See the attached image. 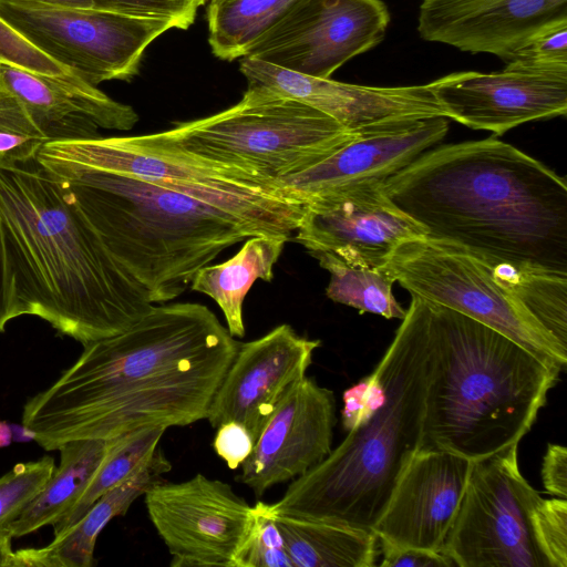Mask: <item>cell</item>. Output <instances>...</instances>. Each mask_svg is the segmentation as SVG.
Instances as JSON below:
<instances>
[{"label":"cell","mask_w":567,"mask_h":567,"mask_svg":"<svg viewBox=\"0 0 567 567\" xmlns=\"http://www.w3.org/2000/svg\"><path fill=\"white\" fill-rule=\"evenodd\" d=\"M239 347L204 305L153 306L123 332L84 344L70 368L28 400L22 424L45 451L145 426L189 425L207 419Z\"/></svg>","instance_id":"obj_1"},{"label":"cell","mask_w":567,"mask_h":567,"mask_svg":"<svg viewBox=\"0 0 567 567\" xmlns=\"http://www.w3.org/2000/svg\"><path fill=\"white\" fill-rule=\"evenodd\" d=\"M389 198L425 231L489 267L567 275V185L495 137L426 151L388 177Z\"/></svg>","instance_id":"obj_2"},{"label":"cell","mask_w":567,"mask_h":567,"mask_svg":"<svg viewBox=\"0 0 567 567\" xmlns=\"http://www.w3.org/2000/svg\"><path fill=\"white\" fill-rule=\"evenodd\" d=\"M0 234L25 315L83 346L154 306L35 157L0 163Z\"/></svg>","instance_id":"obj_3"},{"label":"cell","mask_w":567,"mask_h":567,"mask_svg":"<svg viewBox=\"0 0 567 567\" xmlns=\"http://www.w3.org/2000/svg\"><path fill=\"white\" fill-rule=\"evenodd\" d=\"M423 300L431 362L417 450L476 462L518 444L563 370L486 324Z\"/></svg>","instance_id":"obj_4"},{"label":"cell","mask_w":567,"mask_h":567,"mask_svg":"<svg viewBox=\"0 0 567 567\" xmlns=\"http://www.w3.org/2000/svg\"><path fill=\"white\" fill-rule=\"evenodd\" d=\"M431 362L424 300L411 303L375 367L384 399L316 466L291 481L272 514L372 532L395 482L419 447Z\"/></svg>","instance_id":"obj_5"},{"label":"cell","mask_w":567,"mask_h":567,"mask_svg":"<svg viewBox=\"0 0 567 567\" xmlns=\"http://www.w3.org/2000/svg\"><path fill=\"white\" fill-rule=\"evenodd\" d=\"M35 158L153 303L175 299L223 250L259 236L229 214L174 190L44 155Z\"/></svg>","instance_id":"obj_6"},{"label":"cell","mask_w":567,"mask_h":567,"mask_svg":"<svg viewBox=\"0 0 567 567\" xmlns=\"http://www.w3.org/2000/svg\"><path fill=\"white\" fill-rule=\"evenodd\" d=\"M44 155L127 175L220 209L259 236H290L305 206L285 197L276 179L186 150L168 130L136 136L48 141Z\"/></svg>","instance_id":"obj_7"},{"label":"cell","mask_w":567,"mask_h":567,"mask_svg":"<svg viewBox=\"0 0 567 567\" xmlns=\"http://www.w3.org/2000/svg\"><path fill=\"white\" fill-rule=\"evenodd\" d=\"M367 130H347L318 110L248 83L231 107L175 123L168 132L196 155L278 179L318 164Z\"/></svg>","instance_id":"obj_8"},{"label":"cell","mask_w":567,"mask_h":567,"mask_svg":"<svg viewBox=\"0 0 567 567\" xmlns=\"http://www.w3.org/2000/svg\"><path fill=\"white\" fill-rule=\"evenodd\" d=\"M411 296L461 312L514 340L545 363L567 367L561 348L495 278L462 248L430 238L401 243L382 267Z\"/></svg>","instance_id":"obj_9"},{"label":"cell","mask_w":567,"mask_h":567,"mask_svg":"<svg viewBox=\"0 0 567 567\" xmlns=\"http://www.w3.org/2000/svg\"><path fill=\"white\" fill-rule=\"evenodd\" d=\"M517 450L473 462L442 549L455 567H548L530 527L542 497L522 475Z\"/></svg>","instance_id":"obj_10"},{"label":"cell","mask_w":567,"mask_h":567,"mask_svg":"<svg viewBox=\"0 0 567 567\" xmlns=\"http://www.w3.org/2000/svg\"><path fill=\"white\" fill-rule=\"evenodd\" d=\"M0 17L84 81H130L148 45L175 29L164 19L97 8L0 1Z\"/></svg>","instance_id":"obj_11"},{"label":"cell","mask_w":567,"mask_h":567,"mask_svg":"<svg viewBox=\"0 0 567 567\" xmlns=\"http://www.w3.org/2000/svg\"><path fill=\"white\" fill-rule=\"evenodd\" d=\"M148 517L172 557V567H234L255 519V505L231 486L204 474L145 494Z\"/></svg>","instance_id":"obj_12"},{"label":"cell","mask_w":567,"mask_h":567,"mask_svg":"<svg viewBox=\"0 0 567 567\" xmlns=\"http://www.w3.org/2000/svg\"><path fill=\"white\" fill-rule=\"evenodd\" d=\"M389 22L381 0H300L245 56L328 79L380 43Z\"/></svg>","instance_id":"obj_13"},{"label":"cell","mask_w":567,"mask_h":567,"mask_svg":"<svg viewBox=\"0 0 567 567\" xmlns=\"http://www.w3.org/2000/svg\"><path fill=\"white\" fill-rule=\"evenodd\" d=\"M384 182H361L305 205L295 240L310 255L382 268L403 241L425 238L424 229L386 195Z\"/></svg>","instance_id":"obj_14"},{"label":"cell","mask_w":567,"mask_h":567,"mask_svg":"<svg viewBox=\"0 0 567 567\" xmlns=\"http://www.w3.org/2000/svg\"><path fill=\"white\" fill-rule=\"evenodd\" d=\"M499 72H455L429 83L445 116L496 135L567 113V72L507 61Z\"/></svg>","instance_id":"obj_15"},{"label":"cell","mask_w":567,"mask_h":567,"mask_svg":"<svg viewBox=\"0 0 567 567\" xmlns=\"http://www.w3.org/2000/svg\"><path fill=\"white\" fill-rule=\"evenodd\" d=\"M318 347L320 340L301 337L287 323L240 343L206 420L213 427L238 422L256 442L278 405L307 377Z\"/></svg>","instance_id":"obj_16"},{"label":"cell","mask_w":567,"mask_h":567,"mask_svg":"<svg viewBox=\"0 0 567 567\" xmlns=\"http://www.w3.org/2000/svg\"><path fill=\"white\" fill-rule=\"evenodd\" d=\"M473 462L443 450H416L372 528L378 540L442 553Z\"/></svg>","instance_id":"obj_17"},{"label":"cell","mask_w":567,"mask_h":567,"mask_svg":"<svg viewBox=\"0 0 567 567\" xmlns=\"http://www.w3.org/2000/svg\"><path fill=\"white\" fill-rule=\"evenodd\" d=\"M248 83L266 86L318 110L350 131L429 117H446L429 84L367 86L317 78L244 56Z\"/></svg>","instance_id":"obj_18"},{"label":"cell","mask_w":567,"mask_h":567,"mask_svg":"<svg viewBox=\"0 0 567 567\" xmlns=\"http://www.w3.org/2000/svg\"><path fill=\"white\" fill-rule=\"evenodd\" d=\"M334 423L333 392L305 377L269 417L236 480L260 497L303 475L332 450Z\"/></svg>","instance_id":"obj_19"},{"label":"cell","mask_w":567,"mask_h":567,"mask_svg":"<svg viewBox=\"0 0 567 567\" xmlns=\"http://www.w3.org/2000/svg\"><path fill=\"white\" fill-rule=\"evenodd\" d=\"M446 117L373 126L318 164L276 179L281 194L303 206L361 182H384L444 138Z\"/></svg>","instance_id":"obj_20"},{"label":"cell","mask_w":567,"mask_h":567,"mask_svg":"<svg viewBox=\"0 0 567 567\" xmlns=\"http://www.w3.org/2000/svg\"><path fill=\"white\" fill-rule=\"evenodd\" d=\"M567 20V0H423L422 39L508 60L543 28Z\"/></svg>","instance_id":"obj_21"},{"label":"cell","mask_w":567,"mask_h":567,"mask_svg":"<svg viewBox=\"0 0 567 567\" xmlns=\"http://www.w3.org/2000/svg\"><path fill=\"white\" fill-rule=\"evenodd\" d=\"M0 84L24 105L48 141L97 137L99 128L128 131L135 110L76 74L48 76L0 63Z\"/></svg>","instance_id":"obj_22"},{"label":"cell","mask_w":567,"mask_h":567,"mask_svg":"<svg viewBox=\"0 0 567 567\" xmlns=\"http://www.w3.org/2000/svg\"><path fill=\"white\" fill-rule=\"evenodd\" d=\"M172 464L159 447L127 480L103 494L71 527L40 548L13 550L10 567H91L95 564L97 536L116 516L124 515L132 503L163 481Z\"/></svg>","instance_id":"obj_23"},{"label":"cell","mask_w":567,"mask_h":567,"mask_svg":"<svg viewBox=\"0 0 567 567\" xmlns=\"http://www.w3.org/2000/svg\"><path fill=\"white\" fill-rule=\"evenodd\" d=\"M288 239L279 235L249 237L230 259L207 265L194 276L192 290L207 295L218 305L233 337L245 336V298L257 279L270 281L274 278V266Z\"/></svg>","instance_id":"obj_24"},{"label":"cell","mask_w":567,"mask_h":567,"mask_svg":"<svg viewBox=\"0 0 567 567\" xmlns=\"http://www.w3.org/2000/svg\"><path fill=\"white\" fill-rule=\"evenodd\" d=\"M111 440H79L59 447L60 464L39 495L4 529L12 539L56 524L79 501L103 463Z\"/></svg>","instance_id":"obj_25"},{"label":"cell","mask_w":567,"mask_h":567,"mask_svg":"<svg viewBox=\"0 0 567 567\" xmlns=\"http://www.w3.org/2000/svg\"><path fill=\"white\" fill-rule=\"evenodd\" d=\"M270 515L293 567H372L375 564L378 538L372 532L321 519Z\"/></svg>","instance_id":"obj_26"},{"label":"cell","mask_w":567,"mask_h":567,"mask_svg":"<svg viewBox=\"0 0 567 567\" xmlns=\"http://www.w3.org/2000/svg\"><path fill=\"white\" fill-rule=\"evenodd\" d=\"M300 0H209L208 42L215 56L244 58Z\"/></svg>","instance_id":"obj_27"},{"label":"cell","mask_w":567,"mask_h":567,"mask_svg":"<svg viewBox=\"0 0 567 567\" xmlns=\"http://www.w3.org/2000/svg\"><path fill=\"white\" fill-rule=\"evenodd\" d=\"M330 274L326 295L334 302L386 319H403L406 310L393 295L395 280L383 268L350 264L331 252L313 255Z\"/></svg>","instance_id":"obj_28"},{"label":"cell","mask_w":567,"mask_h":567,"mask_svg":"<svg viewBox=\"0 0 567 567\" xmlns=\"http://www.w3.org/2000/svg\"><path fill=\"white\" fill-rule=\"evenodd\" d=\"M164 426L140 427L115 439L85 492L53 525L54 536L74 525L103 494L127 480L156 451Z\"/></svg>","instance_id":"obj_29"},{"label":"cell","mask_w":567,"mask_h":567,"mask_svg":"<svg viewBox=\"0 0 567 567\" xmlns=\"http://www.w3.org/2000/svg\"><path fill=\"white\" fill-rule=\"evenodd\" d=\"M491 269L540 327L567 350V275L508 266Z\"/></svg>","instance_id":"obj_30"},{"label":"cell","mask_w":567,"mask_h":567,"mask_svg":"<svg viewBox=\"0 0 567 567\" xmlns=\"http://www.w3.org/2000/svg\"><path fill=\"white\" fill-rule=\"evenodd\" d=\"M56 465L52 456L16 464L0 477V529L13 522L39 495Z\"/></svg>","instance_id":"obj_31"},{"label":"cell","mask_w":567,"mask_h":567,"mask_svg":"<svg viewBox=\"0 0 567 567\" xmlns=\"http://www.w3.org/2000/svg\"><path fill=\"white\" fill-rule=\"evenodd\" d=\"M234 567H293L265 502L255 504V519L236 554Z\"/></svg>","instance_id":"obj_32"},{"label":"cell","mask_w":567,"mask_h":567,"mask_svg":"<svg viewBox=\"0 0 567 567\" xmlns=\"http://www.w3.org/2000/svg\"><path fill=\"white\" fill-rule=\"evenodd\" d=\"M530 527L548 567H567L566 498H542L532 509Z\"/></svg>","instance_id":"obj_33"},{"label":"cell","mask_w":567,"mask_h":567,"mask_svg":"<svg viewBox=\"0 0 567 567\" xmlns=\"http://www.w3.org/2000/svg\"><path fill=\"white\" fill-rule=\"evenodd\" d=\"M506 61L537 70L567 72V20L536 32Z\"/></svg>","instance_id":"obj_34"},{"label":"cell","mask_w":567,"mask_h":567,"mask_svg":"<svg viewBox=\"0 0 567 567\" xmlns=\"http://www.w3.org/2000/svg\"><path fill=\"white\" fill-rule=\"evenodd\" d=\"M0 63L48 76L73 72L58 63L0 17ZM75 74V73H74Z\"/></svg>","instance_id":"obj_35"},{"label":"cell","mask_w":567,"mask_h":567,"mask_svg":"<svg viewBox=\"0 0 567 567\" xmlns=\"http://www.w3.org/2000/svg\"><path fill=\"white\" fill-rule=\"evenodd\" d=\"M206 0H93L94 8L171 21L175 29H188Z\"/></svg>","instance_id":"obj_36"},{"label":"cell","mask_w":567,"mask_h":567,"mask_svg":"<svg viewBox=\"0 0 567 567\" xmlns=\"http://www.w3.org/2000/svg\"><path fill=\"white\" fill-rule=\"evenodd\" d=\"M384 399V389L374 369L369 375L343 392L341 421L350 431L367 420Z\"/></svg>","instance_id":"obj_37"},{"label":"cell","mask_w":567,"mask_h":567,"mask_svg":"<svg viewBox=\"0 0 567 567\" xmlns=\"http://www.w3.org/2000/svg\"><path fill=\"white\" fill-rule=\"evenodd\" d=\"M255 445L248 430L240 423L230 421L217 427L213 447L229 468L236 470L247 460Z\"/></svg>","instance_id":"obj_38"},{"label":"cell","mask_w":567,"mask_h":567,"mask_svg":"<svg viewBox=\"0 0 567 567\" xmlns=\"http://www.w3.org/2000/svg\"><path fill=\"white\" fill-rule=\"evenodd\" d=\"M381 546L382 567H455L443 553L420 548L398 547L378 540Z\"/></svg>","instance_id":"obj_39"},{"label":"cell","mask_w":567,"mask_h":567,"mask_svg":"<svg viewBox=\"0 0 567 567\" xmlns=\"http://www.w3.org/2000/svg\"><path fill=\"white\" fill-rule=\"evenodd\" d=\"M24 315L25 309L0 234V333L4 332L9 321Z\"/></svg>","instance_id":"obj_40"},{"label":"cell","mask_w":567,"mask_h":567,"mask_svg":"<svg viewBox=\"0 0 567 567\" xmlns=\"http://www.w3.org/2000/svg\"><path fill=\"white\" fill-rule=\"evenodd\" d=\"M0 132H16L47 140L22 102L0 84ZM48 141V140H47Z\"/></svg>","instance_id":"obj_41"},{"label":"cell","mask_w":567,"mask_h":567,"mask_svg":"<svg viewBox=\"0 0 567 567\" xmlns=\"http://www.w3.org/2000/svg\"><path fill=\"white\" fill-rule=\"evenodd\" d=\"M545 489L553 496L567 497V450L563 445L548 444L542 464Z\"/></svg>","instance_id":"obj_42"},{"label":"cell","mask_w":567,"mask_h":567,"mask_svg":"<svg viewBox=\"0 0 567 567\" xmlns=\"http://www.w3.org/2000/svg\"><path fill=\"white\" fill-rule=\"evenodd\" d=\"M47 140L16 132H0V163L25 162L35 157Z\"/></svg>","instance_id":"obj_43"},{"label":"cell","mask_w":567,"mask_h":567,"mask_svg":"<svg viewBox=\"0 0 567 567\" xmlns=\"http://www.w3.org/2000/svg\"><path fill=\"white\" fill-rule=\"evenodd\" d=\"M13 3H42L70 8H94L93 0H0Z\"/></svg>","instance_id":"obj_44"},{"label":"cell","mask_w":567,"mask_h":567,"mask_svg":"<svg viewBox=\"0 0 567 567\" xmlns=\"http://www.w3.org/2000/svg\"><path fill=\"white\" fill-rule=\"evenodd\" d=\"M11 542L12 537L4 529H0V567H10L13 555Z\"/></svg>","instance_id":"obj_45"},{"label":"cell","mask_w":567,"mask_h":567,"mask_svg":"<svg viewBox=\"0 0 567 567\" xmlns=\"http://www.w3.org/2000/svg\"><path fill=\"white\" fill-rule=\"evenodd\" d=\"M12 432V442L29 443L35 441V432L24 424L10 423Z\"/></svg>","instance_id":"obj_46"},{"label":"cell","mask_w":567,"mask_h":567,"mask_svg":"<svg viewBox=\"0 0 567 567\" xmlns=\"http://www.w3.org/2000/svg\"><path fill=\"white\" fill-rule=\"evenodd\" d=\"M12 443L10 423L0 420V447L9 446Z\"/></svg>","instance_id":"obj_47"}]
</instances>
